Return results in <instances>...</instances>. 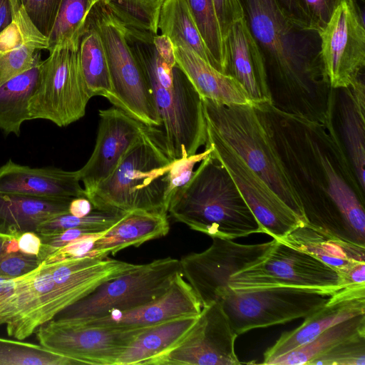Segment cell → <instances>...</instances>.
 Segmentation results:
<instances>
[{"label":"cell","instance_id":"obj_28","mask_svg":"<svg viewBox=\"0 0 365 365\" xmlns=\"http://www.w3.org/2000/svg\"><path fill=\"white\" fill-rule=\"evenodd\" d=\"M41 62L0 86V129L19 136L21 126L31 120L29 103L38 84Z\"/></svg>","mask_w":365,"mask_h":365},{"label":"cell","instance_id":"obj_44","mask_svg":"<svg viewBox=\"0 0 365 365\" xmlns=\"http://www.w3.org/2000/svg\"><path fill=\"white\" fill-rule=\"evenodd\" d=\"M96 232H98L87 229L71 228L53 234H38L41 239V247L38 257L41 262H43L51 254L64 247L70 242L81 236Z\"/></svg>","mask_w":365,"mask_h":365},{"label":"cell","instance_id":"obj_31","mask_svg":"<svg viewBox=\"0 0 365 365\" xmlns=\"http://www.w3.org/2000/svg\"><path fill=\"white\" fill-rule=\"evenodd\" d=\"M361 332H365V314L329 327L309 343L275 358L268 365L309 364L338 344Z\"/></svg>","mask_w":365,"mask_h":365},{"label":"cell","instance_id":"obj_25","mask_svg":"<svg viewBox=\"0 0 365 365\" xmlns=\"http://www.w3.org/2000/svg\"><path fill=\"white\" fill-rule=\"evenodd\" d=\"M72 199L0 192V232L16 238L24 232H36L45 220L68 213Z\"/></svg>","mask_w":365,"mask_h":365},{"label":"cell","instance_id":"obj_3","mask_svg":"<svg viewBox=\"0 0 365 365\" xmlns=\"http://www.w3.org/2000/svg\"><path fill=\"white\" fill-rule=\"evenodd\" d=\"M125 28L128 45L153 94L165 151L173 160L188 158L207 141L202 98L178 64L172 66L159 56L153 43L156 34Z\"/></svg>","mask_w":365,"mask_h":365},{"label":"cell","instance_id":"obj_4","mask_svg":"<svg viewBox=\"0 0 365 365\" xmlns=\"http://www.w3.org/2000/svg\"><path fill=\"white\" fill-rule=\"evenodd\" d=\"M168 215L212 238L234 240L262 233L232 178L212 152L175 192Z\"/></svg>","mask_w":365,"mask_h":365},{"label":"cell","instance_id":"obj_53","mask_svg":"<svg viewBox=\"0 0 365 365\" xmlns=\"http://www.w3.org/2000/svg\"><path fill=\"white\" fill-rule=\"evenodd\" d=\"M13 237H15L0 232V255L6 252L7 244Z\"/></svg>","mask_w":365,"mask_h":365},{"label":"cell","instance_id":"obj_19","mask_svg":"<svg viewBox=\"0 0 365 365\" xmlns=\"http://www.w3.org/2000/svg\"><path fill=\"white\" fill-rule=\"evenodd\" d=\"M202 305L192 287L178 273L169 289L158 299L127 311H114L103 317L86 321L88 325L152 326L182 316H197Z\"/></svg>","mask_w":365,"mask_h":365},{"label":"cell","instance_id":"obj_52","mask_svg":"<svg viewBox=\"0 0 365 365\" xmlns=\"http://www.w3.org/2000/svg\"><path fill=\"white\" fill-rule=\"evenodd\" d=\"M15 285L16 278L8 279L0 277V302L13 292Z\"/></svg>","mask_w":365,"mask_h":365},{"label":"cell","instance_id":"obj_41","mask_svg":"<svg viewBox=\"0 0 365 365\" xmlns=\"http://www.w3.org/2000/svg\"><path fill=\"white\" fill-rule=\"evenodd\" d=\"M211 152L212 148L205 146V150L202 153H196L188 158L174 160L168 173V195L170 201L175 192L191 178L195 165L205 159Z\"/></svg>","mask_w":365,"mask_h":365},{"label":"cell","instance_id":"obj_11","mask_svg":"<svg viewBox=\"0 0 365 365\" xmlns=\"http://www.w3.org/2000/svg\"><path fill=\"white\" fill-rule=\"evenodd\" d=\"M42 61L37 88L29 103L32 119L67 126L85 115L91 98L81 68L78 51L64 47L48 51Z\"/></svg>","mask_w":365,"mask_h":365},{"label":"cell","instance_id":"obj_20","mask_svg":"<svg viewBox=\"0 0 365 365\" xmlns=\"http://www.w3.org/2000/svg\"><path fill=\"white\" fill-rule=\"evenodd\" d=\"M333 119L357 180L365 190V86L364 77L334 88Z\"/></svg>","mask_w":365,"mask_h":365},{"label":"cell","instance_id":"obj_13","mask_svg":"<svg viewBox=\"0 0 365 365\" xmlns=\"http://www.w3.org/2000/svg\"><path fill=\"white\" fill-rule=\"evenodd\" d=\"M205 146L225 167L257 219L262 232L279 240L306 222L209 126Z\"/></svg>","mask_w":365,"mask_h":365},{"label":"cell","instance_id":"obj_14","mask_svg":"<svg viewBox=\"0 0 365 365\" xmlns=\"http://www.w3.org/2000/svg\"><path fill=\"white\" fill-rule=\"evenodd\" d=\"M274 244L243 245L232 240L212 237L211 245L201 252H193L179 261L181 273L192 287L202 307L218 302L235 272L253 265L263 258Z\"/></svg>","mask_w":365,"mask_h":365},{"label":"cell","instance_id":"obj_39","mask_svg":"<svg viewBox=\"0 0 365 365\" xmlns=\"http://www.w3.org/2000/svg\"><path fill=\"white\" fill-rule=\"evenodd\" d=\"M62 0H17L29 21L43 36L50 35Z\"/></svg>","mask_w":365,"mask_h":365},{"label":"cell","instance_id":"obj_43","mask_svg":"<svg viewBox=\"0 0 365 365\" xmlns=\"http://www.w3.org/2000/svg\"><path fill=\"white\" fill-rule=\"evenodd\" d=\"M103 232L86 235L70 242L48 256L43 262L48 263L91 256L95 242L102 235Z\"/></svg>","mask_w":365,"mask_h":365},{"label":"cell","instance_id":"obj_42","mask_svg":"<svg viewBox=\"0 0 365 365\" xmlns=\"http://www.w3.org/2000/svg\"><path fill=\"white\" fill-rule=\"evenodd\" d=\"M41 263L36 255L23 253L19 250L0 255V277L15 279L37 268Z\"/></svg>","mask_w":365,"mask_h":365},{"label":"cell","instance_id":"obj_9","mask_svg":"<svg viewBox=\"0 0 365 365\" xmlns=\"http://www.w3.org/2000/svg\"><path fill=\"white\" fill-rule=\"evenodd\" d=\"M330 296L293 287L257 289L227 287L220 294L218 302L238 336L254 329L306 317L321 308Z\"/></svg>","mask_w":365,"mask_h":365},{"label":"cell","instance_id":"obj_5","mask_svg":"<svg viewBox=\"0 0 365 365\" xmlns=\"http://www.w3.org/2000/svg\"><path fill=\"white\" fill-rule=\"evenodd\" d=\"M174 160L153 128L125 153L115 170L87 195L95 209L167 214L168 173Z\"/></svg>","mask_w":365,"mask_h":365},{"label":"cell","instance_id":"obj_22","mask_svg":"<svg viewBox=\"0 0 365 365\" xmlns=\"http://www.w3.org/2000/svg\"><path fill=\"white\" fill-rule=\"evenodd\" d=\"M226 43L227 75L240 83L254 106L272 104L264 59L245 18L232 26Z\"/></svg>","mask_w":365,"mask_h":365},{"label":"cell","instance_id":"obj_24","mask_svg":"<svg viewBox=\"0 0 365 365\" xmlns=\"http://www.w3.org/2000/svg\"><path fill=\"white\" fill-rule=\"evenodd\" d=\"M170 230L168 215L143 211L128 212L104 230L95 242L91 256L108 257L130 247L165 236Z\"/></svg>","mask_w":365,"mask_h":365},{"label":"cell","instance_id":"obj_32","mask_svg":"<svg viewBox=\"0 0 365 365\" xmlns=\"http://www.w3.org/2000/svg\"><path fill=\"white\" fill-rule=\"evenodd\" d=\"M101 0H62L48 37V51L58 47L78 51L88 14Z\"/></svg>","mask_w":365,"mask_h":365},{"label":"cell","instance_id":"obj_49","mask_svg":"<svg viewBox=\"0 0 365 365\" xmlns=\"http://www.w3.org/2000/svg\"><path fill=\"white\" fill-rule=\"evenodd\" d=\"M19 6L17 0H0V33L14 21Z\"/></svg>","mask_w":365,"mask_h":365},{"label":"cell","instance_id":"obj_2","mask_svg":"<svg viewBox=\"0 0 365 365\" xmlns=\"http://www.w3.org/2000/svg\"><path fill=\"white\" fill-rule=\"evenodd\" d=\"M245 19L264 59L272 104L324 123L330 87L320 40L284 12L277 0H240Z\"/></svg>","mask_w":365,"mask_h":365},{"label":"cell","instance_id":"obj_51","mask_svg":"<svg viewBox=\"0 0 365 365\" xmlns=\"http://www.w3.org/2000/svg\"><path fill=\"white\" fill-rule=\"evenodd\" d=\"M284 12L300 27L304 29L300 21L298 0H277ZM307 30V29H306Z\"/></svg>","mask_w":365,"mask_h":365},{"label":"cell","instance_id":"obj_23","mask_svg":"<svg viewBox=\"0 0 365 365\" xmlns=\"http://www.w3.org/2000/svg\"><path fill=\"white\" fill-rule=\"evenodd\" d=\"M178 66L202 98L222 105L254 106L245 89L234 77L222 73L184 46H174Z\"/></svg>","mask_w":365,"mask_h":365},{"label":"cell","instance_id":"obj_16","mask_svg":"<svg viewBox=\"0 0 365 365\" xmlns=\"http://www.w3.org/2000/svg\"><path fill=\"white\" fill-rule=\"evenodd\" d=\"M237 335L220 302L202 307L196 322L172 348L149 365H238Z\"/></svg>","mask_w":365,"mask_h":365},{"label":"cell","instance_id":"obj_35","mask_svg":"<svg viewBox=\"0 0 365 365\" xmlns=\"http://www.w3.org/2000/svg\"><path fill=\"white\" fill-rule=\"evenodd\" d=\"M127 213L106 211L94 209L83 217H76L69 212L54 216L43 222L36 230L38 235H48L59 232L71 228H81L95 232L104 231L120 220Z\"/></svg>","mask_w":365,"mask_h":365},{"label":"cell","instance_id":"obj_30","mask_svg":"<svg viewBox=\"0 0 365 365\" xmlns=\"http://www.w3.org/2000/svg\"><path fill=\"white\" fill-rule=\"evenodd\" d=\"M158 30L170 38L174 46L192 50L213 66L207 49L189 10L186 0H164L160 11Z\"/></svg>","mask_w":365,"mask_h":365},{"label":"cell","instance_id":"obj_7","mask_svg":"<svg viewBox=\"0 0 365 365\" xmlns=\"http://www.w3.org/2000/svg\"><path fill=\"white\" fill-rule=\"evenodd\" d=\"M180 272L179 259L170 257L136 264L126 272L102 283L58 312L53 319L83 322L114 311L135 309L161 297Z\"/></svg>","mask_w":365,"mask_h":365},{"label":"cell","instance_id":"obj_8","mask_svg":"<svg viewBox=\"0 0 365 365\" xmlns=\"http://www.w3.org/2000/svg\"><path fill=\"white\" fill-rule=\"evenodd\" d=\"M101 37L106 53L113 98L111 103L151 128L161 121L143 71L128 45L125 26L103 1L90 11L86 24Z\"/></svg>","mask_w":365,"mask_h":365},{"label":"cell","instance_id":"obj_17","mask_svg":"<svg viewBox=\"0 0 365 365\" xmlns=\"http://www.w3.org/2000/svg\"><path fill=\"white\" fill-rule=\"evenodd\" d=\"M93 151L86 163L76 170L87 195L115 170L122 156L141 136L153 129L116 106L101 109Z\"/></svg>","mask_w":365,"mask_h":365},{"label":"cell","instance_id":"obj_18","mask_svg":"<svg viewBox=\"0 0 365 365\" xmlns=\"http://www.w3.org/2000/svg\"><path fill=\"white\" fill-rule=\"evenodd\" d=\"M365 314V285L344 287L332 294L318 310L296 329L284 332L264 353L262 364L309 343L329 327Z\"/></svg>","mask_w":365,"mask_h":365},{"label":"cell","instance_id":"obj_47","mask_svg":"<svg viewBox=\"0 0 365 365\" xmlns=\"http://www.w3.org/2000/svg\"><path fill=\"white\" fill-rule=\"evenodd\" d=\"M19 250L23 253L38 256L41 247V239L35 232L28 231L17 237Z\"/></svg>","mask_w":365,"mask_h":365},{"label":"cell","instance_id":"obj_34","mask_svg":"<svg viewBox=\"0 0 365 365\" xmlns=\"http://www.w3.org/2000/svg\"><path fill=\"white\" fill-rule=\"evenodd\" d=\"M41 345L0 338V365H76Z\"/></svg>","mask_w":365,"mask_h":365},{"label":"cell","instance_id":"obj_48","mask_svg":"<svg viewBox=\"0 0 365 365\" xmlns=\"http://www.w3.org/2000/svg\"><path fill=\"white\" fill-rule=\"evenodd\" d=\"M153 43L159 56L168 63L175 66L177 64L174 45L170 38L164 34L155 35Z\"/></svg>","mask_w":365,"mask_h":365},{"label":"cell","instance_id":"obj_21","mask_svg":"<svg viewBox=\"0 0 365 365\" xmlns=\"http://www.w3.org/2000/svg\"><path fill=\"white\" fill-rule=\"evenodd\" d=\"M77 172L31 168L9 160L0 168V192L43 198L86 197Z\"/></svg>","mask_w":365,"mask_h":365},{"label":"cell","instance_id":"obj_6","mask_svg":"<svg viewBox=\"0 0 365 365\" xmlns=\"http://www.w3.org/2000/svg\"><path fill=\"white\" fill-rule=\"evenodd\" d=\"M202 100L206 125L306 222L264 110L258 106L222 105Z\"/></svg>","mask_w":365,"mask_h":365},{"label":"cell","instance_id":"obj_37","mask_svg":"<svg viewBox=\"0 0 365 365\" xmlns=\"http://www.w3.org/2000/svg\"><path fill=\"white\" fill-rule=\"evenodd\" d=\"M42 50H46L44 45L25 41L11 50L1 53L0 86L41 62Z\"/></svg>","mask_w":365,"mask_h":365},{"label":"cell","instance_id":"obj_29","mask_svg":"<svg viewBox=\"0 0 365 365\" xmlns=\"http://www.w3.org/2000/svg\"><path fill=\"white\" fill-rule=\"evenodd\" d=\"M83 76L90 96H103L110 103L113 90L108 58L98 32L86 25L78 49Z\"/></svg>","mask_w":365,"mask_h":365},{"label":"cell","instance_id":"obj_46","mask_svg":"<svg viewBox=\"0 0 365 365\" xmlns=\"http://www.w3.org/2000/svg\"><path fill=\"white\" fill-rule=\"evenodd\" d=\"M336 271L342 288L365 285V261L350 262Z\"/></svg>","mask_w":365,"mask_h":365},{"label":"cell","instance_id":"obj_33","mask_svg":"<svg viewBox=\"0 0 365 365\" xmlns=\"http://www.w3.org/2000/svg\"><path fill=\"white\" fill-rule=\"evenodd\" d=\"M200 35L212 58L213 67L227 75L228 53L212 0H186Z\"/></svg>","mask_w":365,"mask_h":365},{"label":"cell","instance_id":"obj_1","mask_svg":"<svg viewBox=\"0 0 365 365\" xmlns=\"http://www.w3.org/2000/svg\"><path fill=\"white\" fill-rule=\"evenodd\" d=\"M264 112L306 224L365 246L364 191L337 134L333 105L324 124L286 113L271 103Z\"/></svg>","mask_w":365,"mask_h":365},{"label":"cell","instance_id":"obj_50","mask_svg":"<svg viewBox=\"0 0 365 365\" xmlns=\"http://www.w3.org/2000/svg\"><path fill=\"white\" fill-rule=\"evenodd\" d=\"M90 200L86 197H78L72 199L69 204L68 212L76 217H83L94 210Z\"/></svg>","mask_w":365,"mask_h":365},{"label":"cell","instance_id":"obj_26","mask_svg":"<svg viewBox=\"0 0 365 365\" xmlns=\"http://www.w3.org/2000/svg\"><path fill=\"white\" fill-rule=\"evenodd\" d=\"M197 316H182L152 325L141 332L116 365H144L172 348L189 331Z\"/></svg>","mask_w":365,"mask_h":365},{"label":"cell","instance_id":"obj_38","mask_svg":"<svg viewBox=\"0 0 365 365\" xmlns=\"http://www.w3.org/2000/svg\"><path fill=\"white\" fill-rule=\"evenodd\" d=\"M365 332L338 344L311 361L308 365H364Z\"/></svg>","mask_w":365,"mask_h":365},{"label":"cell","instance_id":"obj_40","mask_svg":"<svg viewBox=\"0 0 365 365\" xmlns=\"http://www.w3.org/2000/svg\"><path fill=\"white\" fill-rule=\"evenodd\" d=\"M341 0H298L299 18L302 26L318 32L329 21Z\"/></svg>","mask_w":365,"mask_h":365},{"label":"cell","instance_id":"obj_12","mask_svg":"<svg viewBox=\"0 0 365 365\" xmlns=\"http://www.w3.org/2000/svg\"><path fill=\"white\" fill-rule=\"evenodd\" d=\"M150 326H101L51 319L36 330L45 349L79 364L116 365L132 341Z\"/></svg>","mask_w":365,"mask_h":365},{"label":"cell","instance_id":"obj_54","mask_svg":"<svg viewBox=\"0 0 365 365\" xmlns=\"http://www.w3.org/2000/svg\"><path fill=\"white\" fill-rule=\"evenodd\" d=\"M150 5L153 6L155 8L160 9L161 8L162 4L164 0H143Z\"/></svg>","mask_w":365,"mask_h":365},{"label":"cell","instance_id":"obj_15","mask_svg":"<svg viewBox=\"0 0 365 365\" xmlns=\"http://www.w3.org/2000/svg\"><path fill=\"white\" fill-rule=\"evenodd\" d=\"M318 35L324 72L331 88H347L364 77V19L355 0H341Z\"/></svg>","mask_w":365,"mask_h":365},{"label":"cell","instance_id":"obj_45","mask_svg":"<svg viewBox=\"0 0 365 365\" xmlns=\"http://www.w3.org/2000/svg\"><path fill=\"white\" fill-rule=\"evenodd\" d=\"M212 1L222 37L226 42L232 26L245 18L242 3L240 0H212Z\"/></svg>","mask_w":365,"mask_h":365},{"label":"cell","instance_id":"obj_10","mask_svg":"<svg viewBox=\"0 0 365 365\" xmlns=\"http://www.w3.org/2000/svg\"><path fill=\"white\" fill-rule=\"evenodd\" d=\"M228 285L233 289L293 287L327 295L342 289L332 267L275 239L263 258L232 274Z\"/></svg>","mask_w":365,"mask_h":365},{"label":"cell","instance_id":"obj_36","mask_svg":"<svg viewBox=\"0 0 365 365\" xmlns=\"http://www.w3.org/2000/svg\"><path fill=\"white\" fill-rule=\"evenodd\" d=\"M104 3L125 27L158 34L160 9L143 0H108Z\"/></svg>","mask_w":365,"mask_h":365},{"label":"cell","instance_id":"obj_55","mask_svg":"<svg viewBox=\"0 0 365 365\" xmlns=\"http://www.w3.org/2000/svg\"><path fill=\"white\" fill-rule=\"evenodd\" d=\"M101 1H104V2H106V1H108V0H101Z\"/></svg>","mask_w":365,"mask_h":365},{"label":"cell","instance_id":"obj_27","mask_svg":"<svg viewBox=\"0 0 365 365\" xmlns=\"http://www.w3.org/2000/svg\"><path fill=\"white\" fill-rule=\"evenodd\" d=\"M279 241L312 255L335 270L354 260L365 261V246L339 240L307 224Z\"/></svg>","mask_w":365,"mask_h":365}]
</instances>
